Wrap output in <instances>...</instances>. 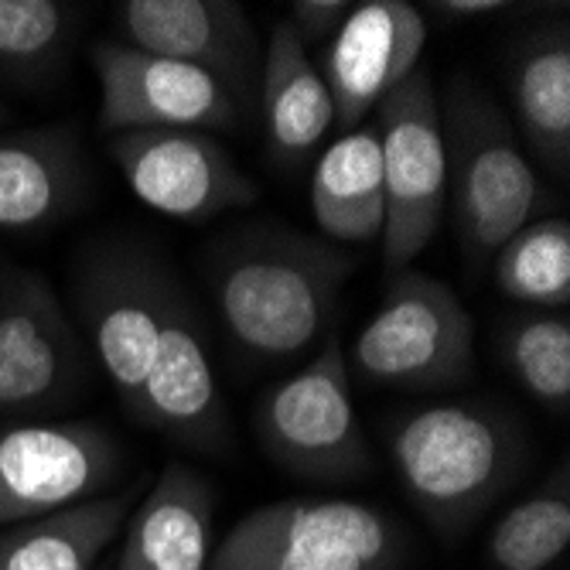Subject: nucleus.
I'll use <instances>...</instances> for the list:
<instances>
[{"instance_id":"21","label":"nucleus","mask_w":570,"mask_h":570,"mask_svg":"<svg viewBox=\"0 0 570 570\" xmlns=\"http://www.w3.org/2000/svg\"><path fill=\"white\" fill-rule=\"evenodd\" d=\"M137 489L96 495L82 505L14 523L0 533V570H96L124 533Z\"/></svg>"},{"instance_id":"5","label":"nucleus","mask_w":570,"mask_h":570,"mask_svg":"<svg viewBox=\"0 0 570 570\" xmlns=\"http://www.w3.org/2000/svg\"><path fill=\"white\" fill-rule=\"evenodd\" d=\"M253 428L277 469L304 482L342 485L366 479L376 464L352 403L338 338H328L297 373L264 393Z\"/></svg>"},{"instance_id":"7","label":"nucleus","mask_w":570,"mask_h":570,"mask_svg":"<svg viewBox=\"0 0 570 570\" xmlns=\"http://www.w3.org/2000/svg\"><path fill=\"white\" fill-rule=\"evenodd\" d=\"M175 271L158 253L134 243L92 249L76 277V307L102 373L124 410L140 424L147 373L158 355L165 294Z\"/></svg>"},{"instance_id":"3","label":"nucleus","mask_w":570,"mask_h":570,"mask_svg":"<svg viewBox=\"0 0 570 570\" xmlns=\"http://www.w3.org/2000/svg\"><path fill=\"white\" fill-rule=\"evenodd\" d=\"M441 124L454 236L464 256L489 261L509 236L547 216L550 191L515 127L475 79H451Z\"/></svg>"},{"instance_id":"9","label":"nucleus","mask_w":570,"mask_h":570,"mask_svg":"<svg viewBox=\"0 0 570 570\" xmlns=\"http://www.w3.org/2000/svg\"><path fill=\"white\" fill-rule=\"evenodd\" d=\"M99 79V130H236L243 102L209 72L150 56L120 38L92 45Z\"/></svg>"},{"instance_id":"25","label":"nucleus","mask_w":570,"mask_h":570,"mask_svg":"<svg viewBox=\"0 0 570 570\" xmlns=\"http://www.w3.org/2000/svg\"><path fill=\"white\" fill-rule=\"evenodd\" d=\"M79 11L59 0H0V66L38 72L72 41Z\"/></svg>"},{"instance_id":"27","label":"nucleus","mask_w":570,"mask_h":570,"mask_svg":"<svg viewBox=\"0 0 570 570\" xmlns=\"http://www.w3.org/2000/svg\"><path fill=\"white\" fill-rule=\"evenodd\" d=\"M431 11H438L441 21H475L509 11V4H502V0H441V4H431Z\"/></svg>"},{"instance_id":"10","label":"nucleus","mask_w":570,"mask_h":570,"mask_svg":"<svg viewBox=\"0 0 570 570\" xmlns=\"http://www.w3.org/2000/svg\"><path fill=\"white\" fill-rule=\"evenodd\" d=\"M82 348L48 277L0 271V417H28L72 396Z\"/></svg>"},{"instance_id":"20","label":"nucleus","mask_w":570,"mask_h":570,"mask_svg":"<svg viewBox=\"0 0 570 570\" xmlns=\"http://www.w3.org/2000/svg\"><path fill=\"white\" fill-rule=\"evenodd\" d=\"M311 213L318 229L335 243H370L383 236L386 185L373 127L345 130L322 150L311 175Z\"/></svg>"},{"instance_id":"4","label":"nucleus","mask_w":570,"mask_h":570,"mask_svg":"<svg viewBox=\"0 0 570 570\" xmlns=\"http://www.w3.org/2000/svg\"><path fill=\"white\" fill-rule=\"evenodd\" d=\"M410 540L366 499L294 495L249 509L213 550L209 570H400Z\"/></svg>"},{"instance_id":"19","label":"nucleus","mask_w":570,"mask_h":570,"mask_svg":"<svg viewBox=\"0 0 570 570\" xmlns=\"http://www.w3.org/2000/svg\"><path fill=\"white\" fill-rule=\"evenodd\" d=\"M509 92L520 134L537 165L567 181L570 175V31L547 24L533 31L512 59ZM530 158V161H533Z\"/></svg>"},{"instance_id":"6","label":"nucleus","mask_w":570,"mask_h":570,"mask_svg":"<svg viewBox=\"0 0 570 570\" xmlns=\"http://www.w3.org/2000/svg\"><path fill=\"white\" fill-rule=\"evenodd\" d=\"M345 366L393 390L458 386L475 373V322L444 281L406 267L355 335Z\"/></svg>"},{"instance_id":"23","label":"nucleus","mask_w":570,"mask_h":570,"mask_svg":"<svg viewBox=\"0 0 570 570\" xmlns=\"http://www.w3.org/2000/svg\"><path fill=\"white\" fill-rule=\"evenodd\" d=\"M495 284L505 297L567 311L570 301V223L563 216H543L509 236L495 249Z\"/></svg>"},{"instance_id":"16","label":"nucleus","mask_w":570,"mask_h":570,"mask_svg":"<svg viewBox=\"0 0 570 570\" xmlns=\"http://www.w3.org/2000/svg\"><path fill=\"white\" fill-rule=\"evenodd\" d=\"M216 492L175 461L130 509L117 570H209Z\"/></svg>"},{"instance_id":"26","label":"nucleus","mask_w":570,"mask_h":570,"mask_svg":"<svg viewBox=\"0 0 570 570\" xmlns=\"http://www.w3.org/2000/svg\"><path fill=\"white\" fill-rule=\"evenodd\" d=\"M348 8L352 4H345V0H294L287 21L307 48V45L325 41L328 35H335L338 24L345 21Z\"/></svg>"},{"instance_id":"18","label":"nucleus","mask_w":570,"mask_h":570,"mask_svg":"<svg viewBox=\"0 0 570 570\" xmlns=\"http://www.w3.org/2000/svg\"><path fill=\"white\" fill-rule=\"evenodd\" d=\"M256 96H261L267 147L284 165L304 161L335 130L332 92L287 18L274 28L264 48Z\"/></svg>"},{"instance_id":"1","label":"nucleus","mask_w":570,"mask_h":570,"mask_svg":"<svg viewBox=\"0 0 570 570\" xmlns=\"http://www.w3.org/2000/svg\"><path fill=\"white\" fill-rule=\"evenodd\" d=\"M352 271L345 249L284 223L236 226L205 249V284L219 318L256 362L315 348Z\"/></svg>"},{"instance_id":"14","label":"nucleus","mask_w":570,"mask_h":570,"mask_svg":"<svg viewBox=\"0 0 570 570\" xmlns=\"http://www.w3.org/2000/svg\"><path fill=\"white\" fill-rule=\"evenodd\" d=\"M140 428L198 451H219L229 441L226 400L213 370L209 342L178 277H171L165 294L158 355L144 386Z\"/></svg>"},{"instance_id":"17","label":"nucleus","mask_w":570,"mask_h":570,"mask_svg":"<svg viewBox=\"0 0 570 570\" xmlns=\"http://www.w3.org/2000/svg\"><path fill=\"white\" fill-rule=\"evenodd\" d=\"M86 191V161L72 130L48 127L0 137V229L35 233L72 216Z\"/></svg>"},{"instance_id":"13","label":"nucleus","mask_w":570,"mask_h":570,"mask_svg":"<svg viewBox=\"0 0 570 570\" xmlns=\"http://www.w3.org/2000/svg\"><path fill=\"white\" fill-rule=\"evenodd\" d=\"M117 14L124 45L216 76L243 110L261 89L264 48L233 0H124Z\"/></svg>"},{"instance_id":"2","label":"nucleus","mask_w":570,"mask_h":570,"mask_svg":"<svg viewBox=\"0 0 570 570\" xmlns=\"http://www.w3.org/2000/svg\"><path fill=\"white\" fill-rule=\"evenodd\" d=\"M396 479L441 537H458L520 479L527 441L509 413L485 403H438L390 431Z\"/></svg>"},{"instance_id":"28","label":"nucleus","mask_w":570,"mask_h":570,"mask_svg":"<svg viewBox=\"0 0 570 570\" xmlns=\"http://www.w3.org/2000/svg\"><path fill=\"white\" fill-rule=\"evenodd\" d=\"M0 120H4V102H0Z\"/></svg>"},{"instance_id":"12","label":"nucleus","mask_w":570,"mask_h":570,"mask_svg":"<svg viewBox=\"0 0 570 570\" xmlns=\"http://www.w3.org/2000/svg\"><path fill=\"white\" fill-rule=\"evenodd\" d=\"M107 147L130 191L161 216L205 223L261 198L256 181L213 134L134 130L114 134Z\"/></svg>"},{"instance_id":"24","label":"nucleus","mask_w":570,"mask_h":570,"mask_svg":"<svg viewBox=\"0 0 570 570\" xmlns=\"http://www.w3.org/2000/svg\"><path fill=\"white\" fill-rule=\"evenodd\" d=\"M505 362L533 400L547 410L567 413L570 406V318L567 311L533 307L515 315L502 332Z\"/></svg>"},{"instance_id":"22","label":"nucleus","mask_w":570,"mask_h":570,"mask_svg":"<svg viewBox=\"0 0 570 570\" xmlns=\"http://www.w3.org/2000/svg\"><path fill=\"white\" fill-rule=\"evenodd\" d=\"M570 547V479L567 461L530 495H523L485 540L495 570H550Z\"/></svg>"},{"instance_id":"8","label":"nucleus","mask_w":570,"mask_h":570,"mask_svg":"<svg viewBox=\"0 0 570 570\" xmlns=\"http://www.w3.org/2000/svg\"><path fill=\"white\" fill-rule=\"evenodd\" d=\"M373 130L386 185L383 256L386 267L400 274L434 239L448 205V147L431 76L417 69L403 79L376 107Z\"/></svg>"},{"instance_id":"11","label":"nucleus","mask_w":570,"mask_h":570,"mask_svg":"<svg viewBox=\"0 0 570 570\" xmlns=\"http://www.w3.org/2000/svg\"><path fill=\"white\" fill-rule=\"evenodd\" d=\"M120 472L117 441L96 424L0 431V530L96 499Z\"/></svg>"},{"instance_id":"15","label":"nucleus","mask_w":570,"mask_h":570,"mask_svg":"<svg viewBox=\"0 0 570 570\" xmlns=\"http://www.w3.org/2000/svg\"><path fill=\"white\" fill-rule=\"evenodd\" d=\"M428 45L424 11L403 0H366L352 4L325 51L322 79L332 92L335 127H362L380 102L417 72Z\"/></svg>"}]
</instances>
